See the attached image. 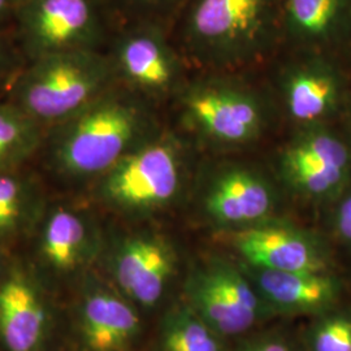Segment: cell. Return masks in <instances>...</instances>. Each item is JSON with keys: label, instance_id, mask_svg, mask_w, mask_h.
<instances>
[{"label": "cell", "instance_id": "6da1fadb", "mask_svg": "<svg viewBox=\"0 0 351 351\" xmlns=\"http://www.w3.org/2000/svg\"><path fill=\"white\" fill-rule=\"evenodd\" d=\"M147 126L137 101L101 94L82 111L52 126L46 141L51 167L68 178L101 177L142 142Z\"/></svg>", "mask_w": 351, "mask_h": 351}, {"label": "cell", "instance_id": "7a4b0ae2", "mask_svg": "<svg viewBox=\"0 0 351 351\" xmlns=\"http://www.w3.org/2000/svg\"><path fill=\"white\" fill-rule=\"evenodd\" d=\"M110 77V65L95 50L50 53L32 60L10 101L39 125L52 128L104 94Z\"/></svg>", "mask_w": 351, "mask_h": 351}, {"label": "cell", "instance_id": "3957f363", "mask_svg": "<svg viewBox=\"0 0 351 351\" xmlns=\"http://www.w3.org/2000/svg\"><path fill=\"white\" fill-rule=\"evenodd\" d=\"M181 185V160L168 141L142 142L99 177V197L125 213L167 206Z\"/></svg>", "mask_w": 351, "mask_h": 351}, {"label": "cell", "instance_id": "277c9868", "mask_svg": "<svg viewBox=\"0 0 351 351\" xmlns=\"http://www.w3.org/2000/svg\"><path fill=\"white\" fill-rule=\"evenodd\" d=\"M13 25L30 60L95 50L104 29L99 0H25Z\"/></svg>", "mask_w": 351, "mask_h": 351}, {"label": "cell", "instance_id": "5b68a950", "mask_svg": "<svg viewBox=\"0 0 351 351\" xmlns=\"http://www.w3.org/2000/svg\"><path fill=\"white\" fill-rule=\"evenodd\" d=\"M185 290L189 306L219 336L241 335L263 314V301L250 278L221 261L194 271Z\"/></svg>", "mask_w": 351, "mask_h": 351}, {"label": "cell", "instance_id": "8992f818", "mask_svg": "<svg viewBox=\"0 0 351 351\" xmlns=\"http://www.w3.org/2000/svg\"><path fill=\"white\" fill-rule=\"evenodd\" d=\"M272 10L274 0H198L190 17V33L216 53H241L261 42Z\"/></svg>", "mask_w": 351, "mask_h": 351}, {"label": "cell", "instance_id": "52a82bcc", "mask_svg": "<svg viewBox=\"0 0 351 351\" xmlns=\"http://www.w3.org/2000/svg\"><path fill=\"white\" fill-rule=\"evenodd\" d=\"M175 265V252L165 239L141 233L120 242L113 255L112 272L128 298L142 307H152L162 300Z\"/></svg>", "mask_w": 351, "mask_h": 351}, {"label": "cell", "instance_id": "ba28073f", "mask_svg": "<svg viewBox=\"0 0 351 351\" xmlns=\"http://www.w3.org/2000/svg\"><path fill=\"white\" fill-rule=\"evenodd\" d=\"M232 245L254 268L314 274L326 269L314 239L290 226H249L232 236Z\"/></svg>", "mask_w": 351, "mask_h": 351}, {"label": "cell", "instance_id": "9c48e42d", "mask_svg": "<svg viewBox=\"0 0 351 351\" xmlns=\"http://www.w3.org/2000/svg\"><path fill=\"white\" fill-rule=\"evenodd\" d=\"M349 151L339 139L311 132L293 141L282 156V169L289 182L307 195L333 193L349 169Z\"/></svg>", "mask_w": 351, "mask_h": 351}, {"label": "cell", "instance_id": "30bf717a", "mask_svg": "<svg viewBox=\"0 0 351 351\" xmlns=\"http://www.w3.org/2000/svg\"><path fill=\"white\" fill-rule=\"evenodd\" d=\"M188 112L207 136L230 145L255 138L263 123L256 101L229 88H206L193 93L188 98Z\"/></svg>", "mask_w": 351, "mask_h": 351}, {"label": "cell", "instance_id": "8fae6325", "mask_svg": "<svg viewBox=\"0 0 351 351\" xmlns=\"http://www.w3.org/2000/svg\"><path fill=\"white\" fill-rule=\"evenodd\" d=\"M47 332V313L36 285L13 272L0 285V336L8 351H39Z\"/></svg>", "mask_w": 351, "mask_h": 351}, {"label": "cell", "instance_id": "7c38bea8", "mask_svg": "<svg viewBox=\"0 0 351 351\" xmlns=\"http://www.w3.org/2000/svg\"><path fill=\"white\" fill-rule=\"evenodd\" d=\"M80 329L88 351H128L141 332L133 306L107 289L85 295L80 310Z\"/></svg>", "mask_w": 351, "mask_h": 351}, {"label": "cell", "instance_id": "4fadbf2b", "mask_svg": "<svg viewBox=\"0 0 351 351\" xmlns=\"http://www.w3.org/2000/svg\"><path fill=\"white\" fill-rule=\"evenodd\" d=\"M245 271L265 306L297 314L322 310L335 301L336 282L324 272H282L247 265Z\"/></svg>", "mask_w": 351, "mask_h": 351}, {"label": "cell", "instance_id": "5bb4252c", "mask_svg": "<svg viewBox=\"0 0 351 351\" xmlns=\"http://www.w3.org/2000/svg\"><path fill=\"white\" fill-rule=\"evenodd\" d=\"M38 247L40 258L51 268L72 272L94 256L98 239L85 215L58 206L43 215Z\"/></svg>", "mask_w": 351, "mask_h": 351}, {"label": "cell", "instance_id": "9a60e30c", "mask_svg": "<svg viewBox=\"0 0 351 351\" xmlns=\"http://www.w3.org/2000/svg\"><path fill=\"white\" fill-rule=\"evenodd\" d=\"M272 189L261 176L246 169H230L219 176L206 198L207 213L221 224H254L272 211Z\"/></svg>", "mask_w": 351, "mask_h": 351}, {"label": "cell", "instance_id": "2e32d148", "mask_svg": "<svg viewBox=\"0 0 351 351\" xmlns=\"http://www.w3.org/2000/svg\"><path fill=\"white\" fill-rule=\"evenodd\" d=\"M116 56L126 81L146 93H164L175 80L172 55L162 36L151 27H139L125 34Z\"/></svg>", "mask_w": 351, "mask_h": 351}, {"label": "cell", "instance_id": "e0dca14e", "mask_svg": "<svg viewBox=\"0 0 351 351\" xmlns=\"http://www.w3.org/2000/svg\"><path fill=\"white\" fill-rule=\"evenodd\" d=\"M42 191L34 177L19 169L0 172V241L16 237L37 224Z\"/></svg>", "mask_w": 351, "mask_h": 351}, {"label": "cell", "instance_id": "ac0fdd59", "mask_svg": "<svg viewBox=\"0 0 351 351\" xmlns=\"http://www.w3.org/2000/svg\"><path fill=\"white\" fill-rule=\"evenodd\" d=\"M285 19L291 37L303 43L324 42L349 24L351 0H285Z\"/></svg>", "mask_w": 351, "mask_h": 351}, {"label": "cell", "instance_id": "d6986e66", "mask_svg": "<svg viewBox=\"0 0 351 351\" xmlns=\"http://www.w3.org/2000/svg\"><path fill=\"white\" fill-rule=\"evenodd\" d=\"M288 111L301 123H314L329 112L337 98V85L322 69L303 68L289 75L285 85Z\"/></svg>", "mask_w": 351, "mask_h": 351}, {"label": "cell", "instance_id": "ffe728a7", "mask_svg": "<svg viewBox=\"0 0 351 351\" xmlns=\"http://www.w3.org/2000/svg\"><path fill=\"white\" fill-rule=\"evenodd\" d=\"M43 126L16 107L0 103V172L19 169L45 142Z\"/></svg>", "mask_w": 351, "mask_h": 351}, {"label": "cell", "instance_id": "44dd1931", "mask_svg": "<svg viewBox=\"0 0 351 351\" xmlns=\"http://www.w3.org/2000/svg\"><path fill=\"white\" fill-rule=\"evenodd\" d=\"M219 337L189 304H181L164 317L160 350L221 351Z\"/></svg>", "mask_w": 351, "mask_h": 351}, {"label": "cell", "instance_id": "7402d4cb", "mask_svg": "<svg viewBox=\"0 0 351 351\" xmlns=\"http://www.w3.org/2000/svg\"><path fill=\"white\" fill-rule=\"evenodd\" d=\"M314 351H351V320L335 316L316 328Z\"/></svg>", "mask_w": 351, "mask_h": 351}, {"label": "cell", "instance_id": "603a6c76", "mask_svg": "<svg viewBox=\"0 0 351 351\" xmlns=\"http://www.w3.org/2000/svg\"><path fill=\"white\" fill-rule=\"evenodd\" d=\"M337 229L339 234L351 242V197L342 202L337 213Z\"/></svg>", "mask_w": 351, "mask_h": 351}, {"label": "cell", "instance_id": "cb8c5ba5", "mask_svg": "<svg viewBox=\"0 0 351 351\" xmlns=\"http://www.w3.org/2000/svg\"><path fill=\"white\" fill-rule=\"evenodd\" d=\"M237 351H290L288 345L278 339H258Z\"/></svg>", "mask_w": 351, "mask_h": 351}, {"label": "cell", "instance_id": "d4e9b609", "mask_svg": "<svg viewBox=\"0 0 351 351\" xmlns=\"http://www.w3.org/2000/svg\"><path fill=\"white\" fill-rule=\"evenodd\" d=\"M25 0H0V25L10 21L14 23L16 14Z\"/></svg>", "mask_w": 351, "mask_h": 351}, {"label": "cell", "instance_id": "484cf974", "mask_svg": "<svg viewBox=\"0 0 351 351\" xmlns=\"http://www.w3.org/2000/svg\"><path fill=\"white\" fill-rule=\"evenodd\" d=\"M7 63H8V49H7V45H5L4 39L1 38V34H0V75H3Z\"/></svg>", "mask_w": 351, "mask_h": 351}, {"label": "cell", "instance_id": "4316f807", "mask_svg": "<svg viewBox=\"0 0 351 351\" xmlns=\"http://www.w3.org/2000/svg\"><path fill=\"white\" fill-rule=\"evenodd\" d=\"M133 3H137V4H155V3H159L162 0H132Z\"/></svg>", "mask_w": 351, "mask_h": 351}]
</instances>
